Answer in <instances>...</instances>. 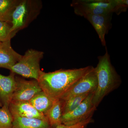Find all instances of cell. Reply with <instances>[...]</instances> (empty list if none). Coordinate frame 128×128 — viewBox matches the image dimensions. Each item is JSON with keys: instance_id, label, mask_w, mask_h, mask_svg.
Instances as JSON below:
<instances>
[{"instance_id": "cell-1", "label": "cell", "mask_w": 128, "mask_h": 128, "mask_svg": "<svg viewBox=\"0 0 128 128\" xmlns=\"http://www.w3.org/2000/svg\"><path fill=\"white\" fill-rule=\"evenodd\" d=\"M94 67L58 70L46 73L41 71L38 80L43 91L53 100L59 99L81 78Z\"/></svg>"}, {"instance_id": "cell-2", "label": "cell", "mask_w": 128, "mask_h": 128, "mask_svg": "<svg viewBox=\"0 0 128 128\" xmlns=\"http://www.w3.org/2000/svg\"><path fill=\"white\" fill-rule=\"evenodd\" d=\"M98 62L94 67L97 79V87L92 102L96 108L104 98L121 84V78L112 65L110 56L106 47L105 54L98 56Z\"/></svg>"}, {"instance_id": "cell-3", "label": "cell", "mask_w": 128, "mask_h": 128, "mask_svg": "<svg viewBox=\"0 0 128 128\" xmlns=\"http://www.w3.org/2000/svg\"><path fill=\"white\" fill-rule=\"evenodd\" d=\"M76 15H118L127 11L128 0H74L71 4Z\"/></svg>"}, {"instance_id": "cell-4", "label": "cell", "mask_w": 128, "mask_h": 128, "mask_svg": "<svg viewBox=\"0 0 128 128\" xmlns=\"http://www.w3.org/2000/svg\"><path fill=\"white\" fill-rule=\"evenodd\" d=\"M41 5L38 1L20 0L12 15V32L16 34L26 28L38 15Z\"/></svg>"}, {"instance_id": "cell-5", "label": "cell", "mask_w": 128, "mask_h": 128, "mask_svg": "<svg viewBox=\"0 0 128 128\" xmlns=\"http://www.w3.org/2000/svg\"><path fill=\"white\" fill-rule=\"evenodd\" d=\"M44 52L35 50H28L18 62L9 69L11 72L24 77L38 81L42 70L40 62L43 58Z\"/></svg>"}, {"instance_id": "cell-6", "label": "cell", "mask_w": 128, "mask_h": 128, "mask_svg": "<svg viewBox=\"0 0 128 128\" xmlns=\"http://www.w3.org/2000/svg\"><path fill=\"white\" fill-rule=\"evenodd\" d=\"M94 92L90 93L74 110L63 114L61 124L68 126L73 125L92 118L96 108L92 102Z\"/></svg>"}, {"instance_id": "cell-7", "label": "cell", "mask_w": 128, "mask_h": 128, "mask_svg": "<svg viewBox=\"0 0 128 128\" xmlns=\"http://www.w3.org/2000/svg\"><path fill=\"white\" fill-rule=\"evenodd\" d=\"M97 87V79L94 67L81 78L59 98L64 100L74 96L94 92Z\"/></svg>"}, {"instance_id": "cell-8", "label": "cell", "mask_w": 128, "mask_h": 128, "mask_svg": "<svg viewBox=\"0 0 128 128\" xmlns=\"http://www.w3.org/2000/svg\"><path fill=\"white\" fill-rule=\"evenodd\" d=\"M16 85L12 101L28 102L42 91L37 80H28L16 76Z\"/></svg>"}, {"instance_id": "cell-9", "label": "cell", "mask_w": 128, "mask_h": 128, "mask_svg": "<svg viewBox=\"0 0 128 128\" xmlns=\"http://www.w3.org/2000/svg\"><path fill=\"white\" fill-rule=\"evenodd\" d=\"M9 109L13 117L34 118L48 121L46 116L38 112L28 102L12 101Z\"/></svg>"}, {"instance_id": "cell-10", "label": "cell", "mask_w": 128, "mask_h": 128, "mask_svg": "<svg viewBox=\"0 0 128 128\" xmlns=\"http://www.w3.org/2000/svg\"><path fill=\"white\" fill-rule=\"evenodd\" d=\"M112 15H88L84 17L93 26L102 44L105 47V35L112 27Z\"/></svg>"}, {"instance_id": "cell-11", "label": "cell", "mask_w": 128, "mask_h": 128, "mask_svg": "<svg viewBox=\"0 0 128 128\" xmlns=\"http://www.w3.org/2000/svg\"><path fill=\"white\" fill-rule=\"evenodd\" d=\"M15 73L11 72L8 76L0 74V101L2 106L9 107L16 87Z\"/></svg>"}, {"instance_id": "cell-12", "label": "cell", "mask_w": 128, "mask_h": 128, "mask_svg": "<svg viewBox=\"0 0 128 128\" xmlns=\"http://www.w3.org/2000/svg\"><path fill=\"white\" fill-rule=\"evenodd\" d=\"M10 41L0 44V68L9 70L19 61L22 56L13 49Z\"/></svg>"}, {"instance_id": "cell-13", "label": "cell", "mask_w": 128, "mask_h": 128, "mask_svg": "<svg viewBox=\"0 0 128 128\" xmlns=\"http://www.w3.org/2000/svg\"><path fill=\"white\" fill-rule=\"evenodd\" d=\"M13 118L12 128H52L47 120L18 116Z\"/></svg>"}, {"instance_id": "cell-14", "label": "cell", "mask_w": 128, "mask_h": 128, "mask_svg": "<svg viewBox=\"0 0 128 128\" xmlns=\"http://www.w3.org/2000/svg\"><path fill=\"white\" fill-rule=\"evenodd\" d=\"M53 101L42 90L35 95L28 102L38 112L45 116L52 106Z\"/></svg>"}, {"instance_id": "cell-15", "label": "cell", "mask_w": 128, "mask_h": 128, "mask_svg": "<svg viewBox=\"0 0 128 128\" xmlns=\"http://www.w3.org/2000/svg\"><path fill=\"white\" fill-rule=\"evenodd\" d=\"M62 115L61 101L58 98L53 101L52 106L45 115L48 122L52 128H54L61 124Z\"/></svg>"}, {"instance_id": "cell-16", "label": "cell", "mask_w": 128, "mask_h": 128, "mask_svg": "<svg viewBox=\"0 0 128 128\" xmlns=\"http://www.w3.org/2000/svg\"><path fill=\"white\" fill-rule=\"evenodd\" d=\"M20 0H0V21L11 22L14 9Z\"/></svg>"}, {"instance_id": "cell-17", "label": "cell", "mask_w": 128, "mask_h": 128, "mask_svg": "<svg viewBox=\"0 0 128 128\" xmlns=\"http://www.w3.org/2000/svg\"><path fill=\"white\" fill-rule=\"evenodd\" d=\"M89 94L74 96L64 100H60L62 102V115L78 107Z\"/></svg>"}, {"instance_id": "cell-18", "label": "cell", "mask_w": 128, "mask_h": 128, "mask_svg": "<svg viewBox=\"0 0 128 128\" xmlns=\"http://www.w3.org/2000/svg\"><path fill=\"white\" fill-rule=\"evenodd\" d=\"M13 121L9 107L2 106L0 108V128H12Z\"/></svg>"}, {"instance_id": "cell-19", "label": "cell", "mask_w": 128, "mask_h": 128, "mask_svg": "<svg viewBox=\"0 0 128 128\" xmlns=\"http://www.w3.org/2000/svg\"><path fill=\"white\" fill-rule=\"evenodd\" d=\"M12 25L10 22L0 21V42L11 40L16 35L12 32Z\"/></svg>"}, {"instance_id": "cell-20", "label": "cell", "mask_w": 128, "mask_h": 128, "mask_svg": "<svg viewBox=\"0 0 128 128\" xmlns=\"http://www.w3.org/2000/svg\"><path fill=\"white\" fill-rule=\"evenodd\" d=\"M93 121L92 118H90L79 123L73 125H66L63 124H60L54 128H85L89 124Z\"/></svg>"}, {"instance_id": "cell-21", "label": "cell", "mask_w": 128, "mask_h": 128, "mask_svg": "<svg viewBox=\"0 0 128 128\" xmlns=\"http://www.w3.org/2000/svg\"><path fill=\"white\" fill-rule=\"evenodd\" d=\"M2 104L1 102L0 101V108L2 107Z\"/></svg>"}, {"instance_id": "cell-22", "label": "cell", "mask_w": 128, "mask_h": 128, "mask_svg": "<svg viewBox=\"0 0 128 128\" xmlns=\"http://www.w3.org/2000/svg\"><path fill=\"white\" fill-rule=\"evenodd\" d=\"M1 43V42H0V44Z\"/></svg>"}]
</instances>
